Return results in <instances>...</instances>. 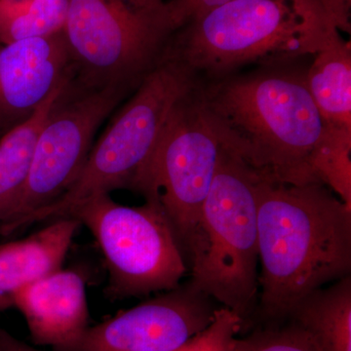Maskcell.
Returning <instances> with one entry per match:
<instances>
[{"mask_svg": "<svg viewBox=\"0 0 351 351\" xmlns=\"http://www.w3.org/2000/svg\"><path fill=\"white\" fill-rule=\"evenodd\" d=\"M306 73L274 64L198 82L201 108L219 143L263 179L322 184L315 163L329 130Z\"/></svg>", "mask_w": 351, "mask_h": 351, "instance_id": "obj_1", "label": "cell"}, {"mask_svg": "<svg viewBox=\"0 0 351 351\" xmlns=\"http://www.w3.org/2000/svg\"><path fill=\"white\" fill-rule=\"evenodd\" d=\"M261 274L252 327L287 320L313 291L351 276V208L320 182H258Z\"/></svg>", "mask_w": 351, "mask_h": 351, "instance_id": "obj_2", "label": "cell"}, {"mask_svg": "<svg viewBox=\"0 0 351 351\" xmlns=\"http://www.w3.org/2000/svg\"><path fill=\"white\" fill-rule=\"evenodd\" d=\"M341 32L321 0H233L178 29L165 54L208 82L313 56Z\"/></svg>", "mask_w": 351, "mask_h": 351, "instance_id": "obj_3", "label": "cell"}, {"mask_svg": "<svg viewBox=\"0 0 351 351\" xmlns=\"http://www.w3.org/2000/svg\"><path fill=\"white\" fill-rule=\"evenodd\" d=\"M258 180L240 157L221 145L202 210V254L189 269V282L237 314L241 332L250 329L258 306Z\"/></svg>", "mask_w": 351, "mask_h": 351, "instance_id": "obj_4", "label": "cell"}, {"mask_svg": "<svg viewBox=\"0 0 351 351\" xmlns=\"http://www.w3.org/2000/svg\"><path fill=\"white\" fill-rule=\"evenodd\" d=\"M199 82L164 55L101 134L77 179L59 199L25 218L20 228L66 218L83 201L119 189L134 191L177 101Z\"/></svg>", "mask_w": 351, "mask_h": 351, "instance_id": "obj_5", "label": "cell"}, {"mask_svg": "<svg viewBox=\"0 0 351 351\" xmlns=\"http://www.w3.org/2000/svg\"><path fill=\"white\" fill-rule=\"evenodd\" d=\"M178 29L167 2L151 7L137 0H69L63 32L73 80L85 88L135 91Z\"/></svg>", "mask_w": 351, "mask_h": 351, "instance_id": "obj_6", "label": "cell"}, {"mask_svg": "<svg viewBox=\"0 0 351 351\" xmlns=\"http://www.w3.org/2000/svg\"><path fill=\"white\" fill-rule=\"evenodd\" d=\"M198 82L173 108L134 188L145 201L160 204L189 271L202 254V210L221 149L201 108Z\"/></svg>", "mask_w": 351, "mask_h": 351, "instance_id": "obj_7", "label": "cell"}, {"mask_svg": "<svg viewBox=\"0 0 351 351\" xmlns=\"http://www.w3.org/2000/svg\"><path fill=\"white\" fill-rule=\"evenodd\" d=\"M66 217L86 226L100 247L108 272L105 294L112 301L173 290L189 271L156 201L130 207L100 195L76 205Z\"/></svg>", "mask_w": 351, "mask_h": 351, "instance_id": "obj_8", "label": "cell"}, {"mask_svg": "<svg viewBox=\"0 0 351 351\" xmlns=\"http://www.w3.org/2000/svg\"><path fill=\"white\" fill-rule=\"evenodd\" d=\"M133 92L123 86L85 88L69 78L39 132L24 188L0 225L2 234L17 232L25 218L66 193L86 162L99 127Z\"/></svg>", "mask_w": 351, "mask_h": 351, "instance_id": "obj_9", "label": "cell"}, {"mask_svg": "<svg viewBox=\"0 0 351 351\" xmlns=\"http://www.w3.org/2000/svg\"><path fill=\"white\" fill-rule=\"evenodd\" d=\"M219 307L189 280L88 326L52 351H173L209 326Z\"/></svg>", "mask_w": 351, "mask_h": 351, "instance_id": "obj_10", "label": "cell"}, {"mask_svg": "<svg viewBox=\"0 0 351 351\" xmlns=\"http://www.w3.org/2000/svg\"><path fill=\"white\" fill-rule=\"evenodd\" d=\"M71 73L63 31L0 44V138L31 119Z\"/></svg>", "mask_w": 351, "mask_h": 351, "instance_id": "obj_11", "label": "cell"}, {"mask_svg": "<svg viewBox=\"0 0 351 351\" xmlns=\"http://www.w3.org/2000/svg\"><path fill=\"white\" fill-rule=\"evenodd\" d=\"M13 306L24 316L36 345H66L88 327L84 279L73 270H57L21 289Z\"/></svg>", "mask_w": 351, "mask_h": 351, "instance_id": "obj_12", "label": "cell"}, {"mask_svg": "<svg viewBox=\"0 0 351 351\" xmlns=\"http://www.w3.org/2000/svg\"><path fill=\"white\" fill-rule=\"evenodd\" d=\"M80 226L71 217L57 219L27 239L0 245V311L13 307L21 289L62 269Z\"/></svg>", "mask_w": 351, "mask_h": 351, "instance_id": "obj_13", "label": "cell"}, {"mask_svg": "<svg viewBox=\"0 0 351 351\" xmlns=\"http://www.w3.org/2000/svg\"><path fill=\"white\" fill-rule=\"evenodd\" d=\"M306 73L313 97L329 133L351 138V47L341 34L313 55Z\"/></svg>", "mask_w": 351, "mask_h": 351, "instance_id": "obj_14", "label": "cell"}, {"mask_svg": "<svg viewBox=\"0 0 351 351\" xmlns=\"http://www.w3.org/2000/svg\"><path fill=\"white\" fill-rule=\"evenodd\" d=\"M321 351H351V276L313 291L289 314Z\"/></svg>", "mask_w": 351, "mask_h": 351, "instance_id": "obj_15", "label": "cell"}, {"mask_svg": "<svg viewBox=\"0 0 351 351\" xmlns=\"http://www.w3.org/2000/svg\"><path fill=\"white\" fill-rule=\"evenodd\" d=\"M69 76L52 92L31 119L0 138V225L12 212L29 174L39 132Z\"/></svg>", "mask_w": 351, "mask_h": 351, "instance_id": "obj_16", "label": "cell"}, {"mask_svg": "<svg viewBox=\"0 0 351 351\" xmlns=\"http://www.w3.org/2000/svg\"><path fill=\"white\" fill-rule=\"evenodd\" d=\"M68 12L69 0H0V44L58 34Z\"/></svg>", "mask_w": 351, "mask_h": 351, "instance_id": "obj_17", "label": "cell"}, {"mask_svg": "<svg viewBox=\"0 0 351 351\" xmlns=\"http://www.w3.org/2000/svg\"><path fill=\"white\" fill-rule=\"evenodd\" d=\"M235 337L230 351H321L311 334L295 321L258 324Z\"/></svg>", "mask_w": 351, "mask_h": 351, "instance_id": "obj_18", "label": "cell"}, {"mask_svg": "<svg viewBox=\"0 0 351 351\" xmlns=\"http://www.w3.org/2000/svg\"><path fill=\"white\" fill-rule=\"evenodd\" d=\"M241 330L242 321L239 316L219 306L209 326L173 351H230L233 339Z\"/></svg>", "mask_w": 351, "mask_h": 351, "instance_id": "obj_19", "label": "cell"}, {"mask_svg": "<svg viewBox=\"0 0 351 351\" xmlns=\"http://www.w3.org/2000/svg\"><path fill=\"white\" fill-rule=\"evenodd\" d=\"M232 1L233 0H170L167 4L173 20L180 29L191 21Z\"/></svg>", "mask_w": 351, "mask_h": 351, "instance_id": "obj_20", "label": "cell"}, {"mask_svg": "<svg viewBox=\"0 0 351 351\" xmlns=\"http://www.w3.org/2000/svg\"><path fill=\"white\" fill-rule=\"evenodd\" d=\"M338 25L339 31L350 32L351 0H321Z\"/></svg>", "mask_w": 351, "mask_h": 351, "instance_id": "obj_21", "label": "cell"}, {"mask_svg": "<svg viewBox=\"0 0 351 351\" xmlns=\"http://www.w3.org/2000/svg\"><path fill=\"white\" fill-rule=\"evenodd\" d=\"M0 351H40L24 341L16 339L10 332L0 327Z\"/></svg>", "mask_w": 351, "mask_h": 351, "instance_id": "obj_22", "label": "cell"}, {"mask_svg": "<svg viewBox=\"0 0 351 351\" xmlns=\"http://www.w3.org/2000/svg\"><path fill=\"white\" fill-rule=\"evenodd\" d=\"M138 3L145 6L157 7L162 5L164 0H137Z\"/></svg>", "mask_w": 351, "mask_h": 351, "instance_id": "obj_23", "label": "cell"}]
</instances>
